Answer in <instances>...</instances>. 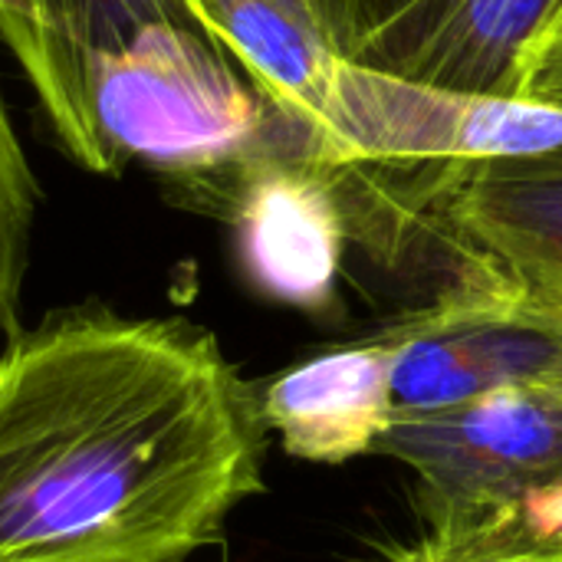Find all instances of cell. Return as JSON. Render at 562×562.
<instances>
[{
  "label": "cell",
  "mask_w": 562,
  "mask_h": 562,
  "mask_svg": "<svg viewBox=\"0 0 562 562\" xmlns=\"http://www.w3.org/2000/svg\"><path fill=\"white\" fill-rule=\"evenodd\" d=\"M257 389L211 329L49 313L0 349V562H184L263 491Z\"/></svg>",
  "instance_id": "obj_1"
},
{
  "label": "cell",
  "mask_w": 562,
  "mask_h": 562,
  "mask_svg": "<svg viewBox=\"0 0 562 562\" xmlns=\"http://www.w3.org/2000/svg\"><path fill=\"white\" fill-rule=\"evenodd\" d=\"M92 102L112 175L142 161L201 204L273 145L310 151L237 59L188 23H151L102 59Z\"/></svg>",
  "instance_id": "obj_2"
},
{
  "label": "cell",
  "mask_w": 562,
  "mask_h": 562,
  "mask_svg": "<svg viewBox=\"0 0 562 562\" xmlns=\"http://www.w3.org/2000/svg\"><path fill=\"white\" fill-rule=\"evenodd\" d=\"M372 454L415 471L431 530L494 524L562 487V395L497 389L445 408L395 412Z\"/></svg>",
  "instance_id": "obj_3"
},
{
  "label": "cell",
  "mask_w": 562,
  "mask_h": 562,
  "mask_svg": "<svg viewBox=\"0 0 562 562\" xmlns=\"http://www.w3.org/2000/svg\"><path fill=\"white\" fill-rule=\"evenodd\" d=\"M562 148V105L402 79L342 59L323 161L441 168Z\"/></svg>",
  "instance_id": "obj_4"
},
{
  "label": "cell",
  "mask_w": 562,
  "mask_h": 562,
  "mask_svg": "<svg viewBox=\"0 0 562 562\" xmlns=\"http://www.w3.org/2000/svg\"><path fill=\"white\" fill-rule=\"evenodd\" d=\"M342 59L402 79L510 92L517 63L557 23L562 0H313Z\"/></svg>",
  "instance_id": "obj_5"
},
{
  "label": "cell",
  "mask_w": 562,
  "mask_h": 562,
  "mask_svg": "<svg viewBox=\"0 0 562 562\" xmlns=\"http://www.w3.org/2000/svg\"><path fill=\"white\" fill-rule=\"evenodd\" d=\"M227 211L247 280L290 306L333 300L352 234L336 165L303 145H273L244 161L207 201Z\"/></svg>",
  "instance_id": "obj_6"
},
{
  "label": "cell",
  "mask_w": 562,
  "mask_h": 562,
  "mask_svg": "<svg viewBox=\"0 0 562 562\" xmlns=\"http://www.w3.org/2000/svg\"><path fill=\"white\" fill-rule=\"evenodd\" d=\"M151 23L201 26L188 0H0V40L30 79L66 155L109 175L95 125V69Z\"/></svg>",
  "instance_id": "obj_7"
},
{
  "label": "cell",
  "mask_w": 562,
  "mask_h": 562,
  "mask_svg": "<svg viewBox=\"0 0 562 562\" xmlns=\"http://www.w3.org/2000/svg\"><path fill=\"white\" fill-rule=\"evenodd\" d=\"M458 260L491 263L533 286L562 283V148L524 158L418 168Z\"/></svg>",
  "instance_id": "obj_8"
},
{
  "label": "cell",
  "mask_w": 562,
  "mask_h": 562,
  "mask_svg": "<svg viewBox=\"0 0 562 562\" xmlns=\"http://www.w3.org/2000/svg\"><path fill=\"white\" fill-rule=\"evenodd\" d=\"M395 349L375 336L310 356L257 389V408L290 458L310 464H346L372 454L395 418Z\"/></svg>",
  "instance_id": "obj_9"
},
{
  "label": "cell",
  "mask_w": 562,
  "mask_h": 562,
  "mask_svg": "<svg viewBox=\"0 0 562 562\" xmlns=\"http://www.w3.org/2000/svg\"><path fill=\"white\" fill-rule=\"evenodd\" d=\"M201 23L323 161L342 56L313 0H201Z\"/></svg>",
  "instance_id": "obj_10"
},
{
  "label": "cell",
  "mask_w": 562,
  "mask_h": 562,
  "mask_svg": "<svg viewBox=\"0 0 562 562\" xmlns=\"http://www.w3.org/2000/svg\"><path fill=\"white\" fill-rule=\"evenodd\" d=\"M33 217L36 178L0 92V336H10L16 329V306L30 263Z\"/></svg>",
  "instance_id": "obj_11"
},
{
  "label": "cell",
  "mask_w": 562,
  "mask_h": 562,
  "mask_svg": "<svg viewBox=\"0 0 562 562\" xmlns=\"http://www.w3.org/2000/svg\"><path fill=\"white\" fill-rule=\"evenodd\" d=\"M379 562H562V537L524 510L468 530H431L412 547H395Z\"/></svg>",
  "instance_id": "obj_12"
},
{
  "label": "cell",
  "mask_w": 562,
  "mask_h": 562,
  "mask_svg": "<svg viewBox=\"0 0 562 562\" xmlns=\"http://www.w3.org/2000/svg\"><path fill=\"white\" fill-rule=\"evenodd\" d=\"M507 95H527L562 105V23L547 30L517 63Z\"/></svg>",
  "instance_id": "obj_13"
},
{
  "label": "cell",
  "mask_w": 562,
  "mask_h": 562,
  "mask_svg": "<svg viewBox=\"0 0 562 562\" xmlns=\"http://www.w3.org/2000/svg\"><path fill=\"white\" fill-rule=\"evenodd\" d=\"M530 286H533V283H530ZM537 290H543V293H547V296L553 300V306L560 310V316H562V283H560V286H537Z\"/></svg>",
  "instance_id": "obj_14"
},
{
  "label": "cell",
  "mask_w": 562,
  "mask_h": 562,
  "mask_svg": "<svg viewBox=\"0 0 562 562\" xmlns=\"http://www.w3.org/2000/svg\"><path fill=\"white\" fill-rule=\"evenodd\" d=\"M188 7L194 10V16H198V23H201V0H188ZM201 30H204V23H201ZM204 33H207V30H204ZM207 36H211V33H207Z\"/></svg>",
  "instance_id": "obj_15"
}]
</instances>
